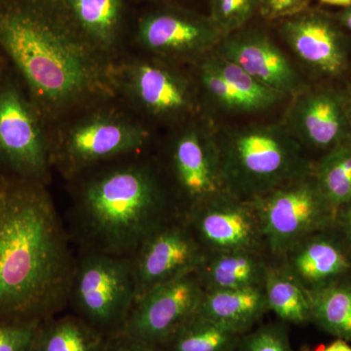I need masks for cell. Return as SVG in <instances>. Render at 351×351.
Listing matches in <instances>:
<instances>
[{
    "instance_id": "6da1fadb",
    "label": "cell",
    "mask_w": 351,
    "mask_h": 351,
    "mask_svg": "<svg viewBox=\"0 0 351 351\" xmlns=\"http://www.w3.org/2000/svg\"><path fill=\"white\" fill-rule=\"evenodd\" d=\"M71 243L48 186L0 177V323L41 322L68 307Z\"/></svg>"
},
{
    "instance_id": "7a4b0ae2",
    "label": "cell",
    "mask_w": 351,
    "mask_h": 351,
    "mask_svg": "<svg viewBox=\"0 0 351 351\" xmlns=\"http://www.w3.org/2000/svg\"><path fill=\"white\" fill-rule=\"evenodd\" d=\"M0 51L49 123L114 97L112 64L76 34L54 0H0Z\"/></svg>"
},
{
    "instance_id": "3957f363",
    "label": "cell",
    "mask_w": 351,
    "mask_h": 351,
    "mask_svg": "<svg viewBox=\"0 0 351 351\" xmlns=\"http://www.w3.org/2000/svg\"><path fill=\"white\" fill-rule=\"evenodd\" d=\"M66 184V226L78 250L132 258L156 228L181 217L151 151L101 164Z\"/></svg>"
},
{
    "instance_id": "277c9868",
    "label": "cell",
    "mask_w": 351,
    "mask_h": 351,
    "mask_svg": "<svg viewBox=\"0 0 351 351\" xmlns=\"http://www.w3.org/2000/svg\"><path fill=\"white\" fill-rule=\"evenodd\" d=\"M156 130L115 96L92 101L49 123L53 170L68 182L101 164L149 152Z\"/></svg>"
},
{
    "instance_id": "5b68a950",
    "label": "cell",
    "mask_w": 351,
    "mask_h": 351,
    "mask_svg": "<svg viewBox=\"0 0 351 351\" xmlns=\"http://www.w3.org/2000/svg\"><path fill=\"white\" fill-rule=\"evenodd\" d=\"M215 131L226 189L242 199H258L311 172L313 162L282 121Z\"/></svg>"
},
{
    "instance_id": "8992f818",
    "label": "cell",
    "mask_w": 351,
    "mask_h": 351,
    "mask_svg": "<svg viewBox=\"0 0 351 351\" xmlns=\"http://www.w3.org/2000/svg\"><path fill=\"white\" fill-rule=\"evenodd\" d=\"M114 96L154 129L202 114L189 68L127 50L110 66Z\"/></svg>"
},
{
    "instance_id": "52a82bcc",
    "label": "cell",
    "mask_w": 351,
    "mask_h": 351,
    "mask_svg": "<svg viewBox=\"0 0 351 351\" xmlns=\"http://www.w3.org/2000/svg\"><path fill=\"white\" fill-rule=\"evenodd\" d=\"M49 122L10 66L0 76V177L49 186Z\"/></svg>"
},
{
    "instance_id": "ba28073f",
    "label": "cell",
    "mask_w": 351,
    "mask_h": 351,
    "mask_svg": "<svg viewBox=\"0 0 351 351\" xmlns=\"http://www.w3.org/2000/svg\"><path fill=\"white\" fill-rule=\"evenodd\" d=\"M161 172L180 216L226 191L216 131L203 114L168 129Z\"/></svg>"
},
{
    "instance_id": "9c48e42d",
    "label": "cell",
    "mask_w": 351,
    "mask_h": 351,
    "mask_svg": "<svg viewBox=\"0 0 351 351\" xmlns=\"http://www.w3.org/2000/svg\"><path fill=\"white\" fill-rule=\"evenodd\" d=\"M136 302L132 258L78 250L68 307L106 338L123 331Z\"/></svg>"
},
{
    "instance_id": "30bf717a",
    "label": "cell",
    "mask_w": 351,
    "mask_h": 351,
    "mask_svg": "<svg viewBox=\"0 0 351 351\" xmlns=\"http://www.w3.org/2000/svg\"><path fill=\"white\" fill-rule=\"evenodd\" d=\"M223 36L208 14L180 3H149L131 21L128 50L191 68L213 52Z\"/></svg>"
},
{
    "instance_id": "8fae6325",
    "label": "cell",
    "mask_w": 351,
    "mask_h": 351,
    "mask_svg": "<svg viewBox=\"0 0 351 351\" xmlns=\"http://www.w3.org/2000/svg\"><path fill=\"white\" fill-rule=\"evenodd\" d=\"M252 201L260 217L265 247L280 258L302 240L336 225V210L311 172Z\"/></svg>"
},
{
    "instance_id": "7c38bea8",
    "label": "cell",
    "mask_w": 351,
    "mask_h": 351,
    "mask_svg": "<svg viewBox=\"0 0 351 351\" xmlns=\"http://www.w3.org/2000/svg\"><path fill=\"white\" fill-rule=\"evenodd\" d=\"M207 253L182 217L166 221L140 245L132 257L136 302L174 279L198 269Z\"/></svg>"
},
{
    "instance_id": "4fadbf2b",
    "label": "cell",
    "mask_w": 351,
    "mask_h": 351,
    "mask_svg": "<svg viewBox=\"0 0 351 351\" xmlns=\"http://www.w3.org/2000/svg\"><path fill=\"white\" fill-rule=\"evenodd\" d=\"M189 69L203 115L218 112L226 114L263 112L287 98L257 82L215 50Z\"/></svg>"
},
{
    "instance_id": "5bb4252c",
    "label": "cell",
    "mask_w": 351,
    "mask_h": 351,
    "mask_svg": "<svg viewBox=\"0 0 351 351\" xmlns=\"http://www.w3.org/2000/svg\"><path fill=\"white\" fill-rule=\"evenodd\" d=\"M182 218L207 254L261 253L265 247L260 217L253 201L242 199L228 191L191 210Z\"/></svg>"
},
{
    "instance_id": "9a60e30c",
    "label": "cell",
    "mask_w": 351,
    "mask_h": 351,
    "mask_svg": "<svg viewBox=\"0 0 351 351\" xmlns=\"http://www.w3.org/2000/svg\"><path fill=\"white\" fill-rule=\"evenodd\" d=\"M279 36L314 75L338 78L350 68V36L334 14L309 7L276 23Z\"/></svg>"
},
{
    "instance_id": "2e32d148",
    "label": "cell",
    "mask_w": 351,
    "mask_h": 351,
    "mask_svg": "<svg viewBox=\"0 0 351 351\" xmlns=\"http://www.w3.org/2000/svg\"><path fill=\"white\" fill-rule=\"evenodd\" d=\"M204 288L195 272L152 289L135 302L124 334L160 348L197 313Z\"/></svg>"
},
{
    "instance_id": "e0dca14e",
    "label": "cell",
    "mask_w": 351,
    "mask_h": 351,
    "mask_svg": "<svg viewBox=\"0 0 351 351\" xmlns=\"http://www.w3.org/2000/svg\"><path fill=\"white\" fill-rule=\"evenodd\" d=\"M215 52L284 96L294 97L308 87L267 29L252 23L223 36Z\"/></svg>"
},
{
    "instance_id": "ac0fdd59",
    "label": "cell",
    "mask_w": 351,
    "mask_h": 351,
    "mask_svg": "<svg viewBox=\"0 0 351 351\" xmlns=\"http://www.w3.org/2000/svg\"><path fill=\"white\" fill-rule=\"evenodd\" d=\"M282 122L304 149L322 154L351 141L343 91L332 88L307 87L295 95Z\"/></svg>"
},
{
    "instance_id": "d6986e66",
    "label": "cell",
    "mask_w": 351,
    "mask_h": 351,
    "mask_svg": "<svg viewBox=\"0 0 351 351\" xmlns=\"http://www.w3.org/2000/svg\"><path fill=\"white\" fill-rule=\"evenodd\" d=\"M76 34L110 64L128 50L127 0H54Z\"/></svg>"
},
{
    "instance_id": "ffe728a7",
    "label": "cell",
    "mask_w": 351,
    "mask_h": 351,
    "mask_svg": "<svg viewBox=\"0 0 351 351\" xmlns=\"http://www.w3.org/2000/svg\"><path fill=\"white\" fill-rule=\"evenodd\" d=\"M281 258L308 292L351 276V244L336 226L313 233Z\"/></svg>"
},
{
    "instance_id": "44dd1931",
    "label": "cell",
    "mask_w": 351,
    "mask_h": 351,
    "mask_svg": "<svg viewBox=\"0 0 351 351\" xmlns=\"http://www.w3.org/2000/svg\"><path fill=\"white\" fill-rule=\"evenodd\" d=\"M269 263L258 252L207 254L195 274L204 290L262 287Z\"/></svg>"
},
{
    "instance_id": "7402d4cb",
    "label": "cell",
    "mask_w": 351,
    "mask_h": 351,
    "mask_svg": "<svg viewBox=\"0 0 351 351\" xmlns=\"http://www.w3.org/2000/svg\"><path fill=\"white\" fill-rule=\"evenodd\" d=\"M269 311L263 287L204 290L197 313L243 335Z\"/></svg>"
},
{
    "instance_id": "603a6c76",
    "label": "cell",
    "mask_w": 351,
    "mask_h": 351,
    "mask_svg": "<svg viewBox=\"0 0 351 351\" xmlns=\"http://www.w3.org/2000/svg\"><path fill=\"white\" fill-rule=\"evenodd\" d=\"M106 339L75 314H57L39 323L31 351H103Z\"/></svg>"
},
{
    "instance_id": "cb8c5ba5",
    "label": "cell",
    "mask_w": 351,
    "mask_h": 351,
    "mask_svg": "<svg viewBox=\"0 0 351 351\" xmlns=\"http://www.w3.org/2000/svg\"><path fill=\"white\" fill-rule=\"evenodd\" d=\"M263 287L269 311L281 320L299 325L311 322V295L283 263L269 265Z\"/></svg>"
},
{
    "instance_id": "d4e9b609",
    "label": "cell",
    "mask_w": 351,
    "mask_h": 351,
    "mask_svg": "<svg viewBox=\"0 0 351 351\" xmlns=\"http://www.w3.org/2000/svg\"><path fill=\"white\" fill-rule=\"evenodd\" d=\"M311 322L337 339L351 341V276L309 292Z\"/></svg>"
},
{
    "instance_id": "484cf974",
    "label": "cell",
    "mask_w": 351,
    "mask_h": 351,
    "mask_svg": "<svg viewBox=\"0 0 351 351\" xmlns=\"http://www.w3.org/2000/svg\"><path fill=\"white\" fill-rule=\"evenodd\" d=\"M241 336L195 313L159 348L161 351H232Z\"/></svg>"
},
{
    "instance_id": "4316f807",
    "label": "cell",
    "mask_w": 351,
    "mask_h": 351,
    "mask_svg": "<svg viewBox=\"0 0 351 351\" xmlns=\"http://www.w3.org/2000/svg\"><path fill=\"white\" fill-rule=\"evenodd\" d=\"M311 174L338 213L351 200V141L322 154L313 163Z\"/></svg>"
},
{
    "instance_id": "83f0119b",
    "label": "cell",
    "mask_w": 351,
    "mask_h": 351,
    "mask_svg": "<svg viewBox=\"0 0 351 351\" xmlns=\"http://www.w3.org/2000/svg\"><path fill=\"white\" fill-rule=\"evenodd\" d=\"M260 0H209V17L223 36L246 27L258 16Z\"/></svg>"
},
{
    "instance_id": "f1b7e54d",
    "label": "cell",
    "mask_w": 351,
    "mask_h": 351,
    "mask_svg": "<svg viewBox=\"0 0 351 351\" xmlns=\"http://www.w3.org/2000/svg\"><path fill=\"white\" fill-rule=\"evenodd\" d=\"M239 351H294L282 327L269 325L240 339Z\"/></svg>"
},
{
    "instance_id": "f546056e",
    "label": "cell",
    "mask_w": 351,
    "mask_h": 351,
    "mask_svg": "<svg viewBox=\"0 0 351 351\" xmlns=\"http://www.w3.org/2000/svg\"><path fill=\"white\" fill-rule=\"evenodd\" d=\"M39 323H0V351H31Z\"/></svg>"
},
{
    "instance_id": "4dcf8cb0",
    "label": "cell",
    "mask_w": 351,
    "mask_h": 351,
    "mask_svg": "<svg viewBox=\"0 0 351 351\" xmlns=\"http://www.w3.org/2000/svg\"><path fill=\"white\" fill-rule=\"evenodd\" d=\"M311 7V0H260L258 16L265 23H278Z\"/></svg>"
},
{
    "instance_id": "1f68e13d",
    "label": "cell",
    "mask_w": 351,
    "mask_h": 351,
    "mask_svg": "<svg viewBox=\"0 0 351 351\" xmlns=\"http://www.w3.org/2000/svg\"><path fill=\"white\" fill-rule=\"evenodd\" d=\"M103 351H161V350L132 338L124 332H119L106 339Z\"/></svg>"
},
{
    "instance_id": "d6a6232c",
    "label": "cell",
    "mask_w": 351,
    "mask_h": 351,
    "mask_svg": "<svg viewBox=\"0 0 351 351\" xmlns=\"http://www.w3.org/2000/svg\"><path fill=\"white\" fill-rule=\"evenodd\" d=\"M335 226L351 244V200L339 210Z\"/></svg>"
},
{
    "instance_id": "836d02e7",
    "label": "cell",
    "mask_w": 351,
    "mask_h": 351,
    "mask_svg": "<svg viewBox=\"0 0 351 351\" xmlns=\"http://www.w3.org/2000/svg\"><path fill=\"white\" fill-rule=\"evenodd\" d=\"M332 14L339 25L351 36V5L341 8L338 12Z\"/></svg>"
},
{
    "instance_id": "e575fe53",
    "label": "cell",
    "mask_w": 351,
    "mask_h": 351,
    "mask_svg": "<svg viewBox=\"0 0 351 351\" xmlns=\"http://www.w3.org/2000/svg\"><path fill=\"white\" fill-rule=\"evenodd\" d=\"M304 351H351V346L348 345V341L343 339H337L327 346H320L314 350H306Z\"/></svg>"
},
{
    "instance_id": "d590c367",
    "label": "cell",
    "mask_w": 351,
    "mask_h": 351,
    "mask_svg": "<svg viewBox=\"0 0 351 351\" xmlns=\"http://www.w3.org/2000/svg\"><path fill=\"white\" fill-rule=\"evenodd\" d=\"M343 99H345L346 113H348V120H350L351 126V83L343 90Z\"/></svg>"
},
{
    "instance_id": "8d00e7d4",
    "label": "cell",
    "mask_w": 351,
    "mask_h": 351,
    "mask_svg": "<svg viewBox=\"0 0 351 351\" xmlns=\"http://www.w3.org/2000/svg\"><path fill=\"white\" fill-rule=\"evenodd\" d=\"M319 1L321 3L327 4V5L338 6L341 8L351 5V0H319Z\"/></svg>"
},
{
    "instance_id": "74e56055",
    "label": "cell",
    "mask_w": 351,
    "mask_h": 351,
    "mask_svg": "<svg viewBox=\"0 0 351 351\" xmlns=\"http://www.w3.org/2000/svg\"><path fill=\"white\" fill-rule=\"evenodd\" d=\"M7 66H8V64H7L5 58H4L3 54L0 51V76L5 71Z\"/></svg>"
},
{
    "instance_id": "f35d334b",
    "label": "cell",
    "mask_w": 351,
    "mask_h": 351,
    "mask_svg": "<svg viewBox=\"0 0 351 351\" xmlns=\"http://www.w3.org/2000/svg\"><path fill=\"white\" fill-rule=\"evenodd\" d=\"M147 3H158V2H170V3H180L184 0H145Z\"/></svg>"
}]
</instances>
